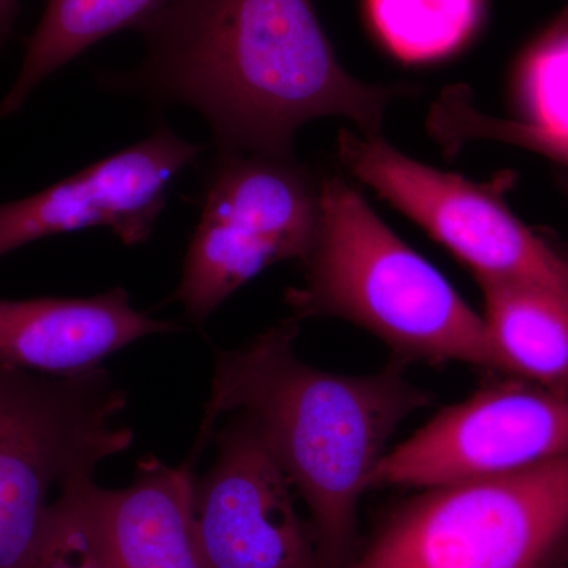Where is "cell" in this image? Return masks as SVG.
<instances>
[{
    "label": "cell",
    "mask_w": 568,
    "mask_h": 568,
    "mask_svg": "<svg viewBox=\"0 0 568 568\" xmlns=\"http://www.w3.org/2000/svg\"><path fill=\"white\" fill-rule=\"evenodd\" d=\"M304 268V284L284 295L297 320L347 321L406 366L459 362L503 376L484 316L343 178L321 179L320 231Z\"/></svg>",
    "instance_id": "3"
},
{
    "label": "cell",
    "mask_w": 568,
    "mask_h": 568,
    "mask_svg": "<svg viewBox=\"0 0 568 568\" xmlns=\"http://www.w3.org/2000/svg\"><path fill=\"white\" fill-rule=\"evenodd\" d=\"M558 182H559L560 189L564 190V193H566L567 197H568V174H566V173L558 174ZM556 246H558L560 254H562L564 260H566L568 263V241L564 242V244H556Z\"/></svg>",
    "instance_id": "20"
},
{
    "label": "cell",
    "mask_w": 568,
    "mask_h": 568,
    "mask_svg": "<svg viewBox=\"0 0 568 568\" xmlns=\"http://www.w3.org/2000/svg\"><path fill=\"white\" fill-rule=\"evenodd\" d=\"M566 454L568 396L499 376L384 455L369 489L507 476Z\"/></svg>",
    "instance_id": "8"
},
{
    "label": "cell",
    "mask_w": 568,
    "mask_h": 568,
    "mask_svg": "<svg viewBox=\"0 0 568 568\" xmlns=\"http://www.w3.org/2000/svg\"><path fill=\"white\" fill-rule=\"evenodd\" d=\"M503 376L568 396V306L528 284L477 280Z\"/></svg>",
    "instance_id": "13"
},
{
    "label": "cell",
    "mask_w": 568,
    "mask_h": 568,
    "mask_svg": "<svg viewBox=\"0 0 568 568\" xmlns=\"http://www.w3.org/2000/svg\"><path fill=\"white\" fill-rule=\"evenodd\" d=\"M320 223L321 179L294 155L216 153L174 297L201 327L272 264L304 265Z\"/></svg>",
    "instance_id": "6"
},
{
    "label": "cell",
    "mask_w": 568,
    "mask_h": 568,
    "mask_svg": "<svg viewBox=\"0 0 568 568\" xmlns=\"http://www.w3.org/2000/svg\"><path fill=\"white\" fill-rule=\"evenodd\" d=\"M193 467L141 459L129 487L91 480L82 495L102 537L110 568H207L194 537Z\"/></svg>",
    "instance_id": "12"
},
{
    "label": "cell",
    "mask_w": 568,
    "mask_h": 568,
    "mask_svg": "<svg viewBox=\"0 0 568 568\" xmlns=\"http://www.w3.org/2000/svg\"><path fill=\"white\" fill-rule=\"evenodd\" d=\"M138 31L145 58L100 84L200 112L219 153L294 155L295 132L328 115L381 136L388 104L416 92L351 77L312 0H173Z\"/></svg>",
    "instance_id": "1"
},
{
    "label": "cell",
    "mask_w": 568,
    "mask_h": 568,
    "mask_svg": "<svg viewBox=\"0 0 568 568\" xmlns=\"http://www.w3.org/2000/svg\"><path fill=\"white\" fill-rule=\"evenodd\" d=\"M519 104L526 122L568 130V31L549 28L519 65Z\"/></svg>",
    "instance_id": "18"
},
{
    "label": "cell",
    "mask_w": 568,
    "mask_h": 568,
    "mask_svg": "<svg viewBox=\"0 0 568 568\" xmlns=\"http://www.w3.org/2000/svg\"><path fill=\"white\" fill-rule=\"evenodd\" d=\"M552 28L560 29V31H568V7L559 14L558 20L552 22Z\"/></svg>",
    "instance_id": "21"
},
{
    "label": "cell",
    "mask_w": 568,
    "mask_h": 568,
    "mask_svg": "<svg viewBox=\"0 0 568 568\" xmlns=\"http://www.w3.org/2000/svg\"><path fill=\"white\" fill-rule=\"evenodd\" d=\"M347 568H568V454L426 488L381 519Z\"/></svg>",
    "instance_id": "4"
},
{
    "label": "cell",
    "mask_w": 568,
    "mask_h": 568,
    "mask_svg": "<svg viewBox=\"0 0 568 568\" xmlns=\"http://www.w3.org/2000/svg\"><path fill=\"white\" fill-rule=\"evenodd\" d=\"M343 166L409 216L473 271L476 280L528 284L568 306V263L555 242L537 235L510 211L514 175L467 181L409 159L383 136L342 130Z\"/></svg>",
    "instance_id": "7"
},
{
    "label": "cell",
    "mask_w": 568,
    "mask_h": 568,
    "mask_svg": "<svg viewBox=\"0 0 568 568\" xmlns=\"http://www.w3.org/2000/svg\"><path fill=\"white\" fill-rule=\"evenodd\" d=\"M179 328L134 310L123 287L84 298H0V365L78 376L144 336Z\"/></svg>",
    "instance_id": "11"
},
{
    "label": "cell",
    "mask_w": 568,
    "mask_h": 568,
    "mask_svg": "<svg viewBox=\"0 0 568 568\" xmlns=\"http://www.w3.org/2000/svg\"><path fill=\"white\" fill-rule=\"evenodd\" d=\"M126 392L103 369L33 375L0 365V568H26L39 547L50 495L93 478L133 446L119 422Z\"/></svg>",
    "instance_id": "5"
},
{
    "label": "cell",
    "mask_w": 568,
    "mask_h": 568,
    "mask_svg": "<svg viewBox=\"0 0 568 568\" xmlns=\"http://www.w3.org/2000/svg\"><path fill=\"white\" fill-rule=\"evenodd\" d=\"M215 463L193 478L194 537L207 568H323L308 519L267 437L233 413L212 437Z\"/></svg>",
    "instance_id": "9"
},
{
    "label": "cell",
    "mask_w": 568,
    "mask_h": 568,
    "mask_svg": "<svg viewBox=\"0 0 568 568\" xmlns=\"http://www.w3.org/2000/svg\"><path fill=\"white\" fill-rule=\"evenodd\" d=\"M173 0H48L17 80L0 103L10 118L55 70L122 29L140 28Z\"/></svg>",
    "instance_id": "14"
},
{
    "label": "cell",
    "mask_w": 568,
    "mask_h": 568,
    "mask_svg": "<svg viewBox=\"0 0 568 568\" xmlns=\"http://www.w3.org/2000/svg\"><path fill=\"white\" fill-rule=\"evenodd\" d=\"M203 145L168 125L24 200L0 204V257L55 234L108 227L125 245L151 237L175 178Z\"/></svg>",
    "instance_id": "10"
},
{
    "label": "cell",
    "mask_w": 568,
    "mask_h": 568,
    "mask_svg": "<svg viewBox=\"0 0 568 568\" xmlns=\"http://www.w3.org/2000/svg\"><path fill=\"white\" fill-rule=\"evenodd\" d=\"M426 129L446 155H455L470 141H496L536 152L568 170V130L485 114L477 110L466 85H450L440 92Z\"/></svg>",
    "instance_id": "16"
},
{
    "label": "cell",
    "mask_w": 568,
    "mask_h": 568,
    "mask_svg": "<svg viewBox=\"0 0 568 568\" xmlns=\"http://www.w3.org/2000/svg\"><path fill=\"white\" fill-rule=\"evenodd\" d=\"M18 0H0V48L9 37L14 13H17Z\"/></svg>",
    "instance_id": "19"
},
{
    "label": "cell",
    "mask_w": 568,
    "mask_h": 568,
    "mask_svg": "<svg viewBox=\"0 0 568 568\" xmlns=\"http://www.w3.org/2000/svg\"><path fill=\"white\" fill-rule=\"evenodd\" d=\"M301 320L287 317L235 349L216 351L211 395L186 463L211 443L223 414L244 410L261 426L308 507L323 568H347L361 544L357 511L388 439L432 403L406 365L345 376L305 364L294 346Z\"/></svg>",
    "instance_id": "2"
},
{
    "label": "cell",
    "mask_w": 568,
    "mask_h": 568,
    "mask_svg": "<svg viewBox=\"0 0 568 568\" xmlns=\"http://www.w3.org/2000/svg\"><path fill=\"white\" fill-rule=\"evenodd\" d=\"M73 481L52 503L43 536L26 568H110L102 537L84 495Z\"/></svg>",
    "instance_id": "17"
},
{
    "label": "cell",
    "mask_w": 568,
    "mask_h": 568,
    "mask_svg": "<svg viewBox=\"0 0 568 568\" xmlns=\"http://www.w3.org/2000/svg\"><path fill=\"white\" fill-rule=\"evenodd\" d=\"M373 29L395 58L437 61L462 48L480 18L481 0H365Z\"/></svg>",
    "instance_id": "15"
}]
</instances>
